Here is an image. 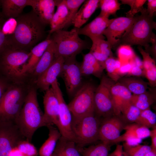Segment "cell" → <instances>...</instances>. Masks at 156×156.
Segmentation results:
<instances>
[{"mask_svg":"<svg viewBox=\"0 0 156 156\" xmlns=\"http://www.w3.org/2000/svg\"><path fill=\"white\" fill-rule=\"evenodd\" d=\"M96 88L94 96L95 115L103 119L115 115L111 88L115 82L109 77L103 75Z\"/></svg>","mask_w":156,"mask_h":156,"instance_id":"9","label":"cell"},{"mask_svg":"<svg viewBox=\"0 0 156 156\" xmlns=\"http://www.w3.org/2000/svg\"><path fill=\"white\" fill-rule=\"evenodd\" d=\"M124 130L125 132L114 141L113 144L124 141L127 138L143 139L150 136L149 129L136 123L127 124Z\"/></svg>","mask_w":156,"mask_h":156,"instance_id":"25","label":"cell"},{"mask_svg":"<svg viewBox=\"0 0 156 156\" xmlns=\"http://www.w3.org/2000/svg\"><path fill=\"white\" fill-rule=\"evenodd\" d=\"M120 4L117 0H101L99 6L101 11L99 15L109 18L115 14L120 8Z\"/></svg>","mask_w":156,"mask_h":156,"instance_id":"35","label":"cell"},{"mask_svg":"<svg viewBox=\"0 0 156 156\" xmlns=\"http://www.w3.org/2000/svg\"><path fill=\"white\" fill-rule=\"evenodd\" d=\"M144 156H156V151L151 150L146 153Z\"/></svg>","mask_w":156,"mask_h":156,"instance_id":"55","label":"cell"},{"mask_svg":"<svg viewBox=\"0 0 156 156\" xmlns=\"http://www.w3.org/2000/svg\"><path fill=\"white\" fill-rule=\"evenodd\" d=\"M138 49L142 57V62L144 70L151 69L156 66L154 60L148 53L145 52L141 46H139Z\"/></svg>","mask_w":156,"mask_h":156,"instance_id":"42","label":"cell"},{"mask_svg":"<svg viewBox=\"0 0 156 156\" xmlns=\"http://www.w3.org/2000/svg\"><path fill=\"white\" fill-rule=\"evenodd\" d=\"M16 146L14 147L10 152L8 156H24Z\"/></svg>","mask_w":156,"mask_h":156,"instance_id":"54","label":"cell"},{"mask_svg":"<svg viewBox=\"0 0 156 156\" xmlns=\"http://www.w3.org/2000/svg\"><path fill=\"white\" fill-rule=\"evenodd\" d=\"M22 85L17 82L9 85L4 92L0 101V120L15 122L27 92Z\"/></svg>","mask_w":156,"mask_h":156,"instance_id":"6","label":"cell"},{"mask_svg":"<svg viewBox=\"0 0 156 156\" xmlns=\"http://www.w3.org/2000/svg\"><path fill=\"white\" fill-rule=\"evenodd\" d=\"M30 51L7 48L0 54V71L6 79L15 81L22 77L20 71L29 57Z\"/></svg>","mask_w":156,"mask_h":156,"instance_id":"7","label":"cell"},{"mask_svg":"<svg viewBox=\"0 0 156 156\" xmlns=\"http://www.w3.org/2000/svg\"><path fill=\"white\" fill-rule=\"evenodd\" d=\"M111 19L99 15L91 22L83 27L78 28L79 35H82L89 37L91 40L100 39L104 40L103 33L107 28Z\"/></svg>","mask_w":156,"mask_h":156,"instance_id":"17","label":"cell"},{"mask_svg":"<svg viewBox=\"0 0 156 156\" xmlns=\"http://www.w3.org/2000/svg\"><path fill=\"white\" fill-rule=\"evenodd\" d=\"M96 88L91 83H83L68 104L73 116L94 113V96Z\"/></svg>","mask_w":156,"mask_h":156,"instance_id":"8","label":"cell"},{"mask_svg":"<svg viewBox=\"0 0 156 156\" xmlns=\"http://www.w3.org/2000/svg\"><path fill=\"white\" fill-rule=\"evenodd\" d=\"M135 123L148 128H156V114L150 109L141 111L140 114Z\"/></svg>","mask_w":156,"mask_h":156,"instance_id":"34","label":"cell"},{"mask_svg":"<svg viewBox=\"0 0 156 156\" xmlns=\"http://www.w3.org/2000/svg\"><path fill=\"white\" fill-rule=\"evenodd\" d=\"M118 59L121 66L130 62L135 55L131 46L126 45H121L118 48Z\"/></svg>","mask_w":156,"mask_h":156,"instance_id":"37","label":"cell"},{"mask_svg":"<svg viewBox=\"0 0 156 156\" xmlns=\"http://www.w3.org/2000/svg\"><path fill=\"white\" fill-rule=\"evenodd\" d=\"M47 127L49 129V137L40 148V156H51L61 136L59 130L52 125Z\"/></svg>","mask_w":156,"mask_h":156,"instance_id":"29","label":"cell"},{"mask_svg":"<svg viewBox=\"0 0 156 156\" xmlns=\"http://www.w3.org/2000/svg\"><path fill=\"white\" fill-rule=\"evenodd\" d=\"M149 137L151 138V144L150 146L151 149L156 151V128L150 130Z\"/></svg>","mask_w":156,"mask_h":156,"instance_id":"50","label":"cell"},{"mask_svg":"<svg viewBox=\"0 0 156 156\" xmlns=\"http://www.w3.org/2000/svg\"><path fill=\"white\" fill-rule=\"evenodd\" d=\"M51 42L50 35L48 34L44 40L39 43L31 49L29 57L27 62L22 66L21 69L20 75L22 77L27 73H32L44 52Z\"/></svg>","mask_w":156,"mask_h":156,"instance_id":"19","label":"cell"},{"mask_svg":"<svg viewBox=\"0 0 156 156\" xmlns=\"http://www.w3.org/2000/svg\"><path fill=\"white\" fill-rule=\"evenodd\" d=\"M135 16L132 18L120 17L112 19L103 33L111 48L118 47L121 38L133 23Z\"/></svg>","mask_w":156,"mask_h":156,"instance_id":"14","label":"cell"},{"mask_svg":"<svg viewBox=\"0 0 156 156\" xmlns=\"http://www.w3.org/2000/svg\"><path fill=\"white\" fill-rule=\"evenodd\" d=\"M51 86L59 103L58 130L62 136L73 141L76 143V139L71 127L72 114L64 99L57 79L52 84Z\"/></svg>","mask_w":156,"mask_h":156,"instance_id":"11","label":"cell"},{"mask_svg":"<svg viewBox=\"0 0 156 156\" xmlns=\"http://www.w3.org/2000/svg\"><path fill=\"white\" fill-rule=\"evenodd\" d=\"M80 68L82 76L92 75L100 78L105 69L104 63L99 62L89 52L83 55Z\"/></svg>","mask_w":156,"mask_h":156,"instance_id":"23","label":"cell"},{"mask_svg":"<svg viewBox=\"0 0 156 156\" xmlns=\"http://www.w3.org/2000/svg\"><path fill=\"white\" fill-rule=\"evenodd\" d=\"M121 66L118 59L113 56L109 57L104 62L105 69L109 78L115 82L120 78L118 73Z\"/></svg>","mask_w":156,"mask_h":156,"instance_id":"33","label":"cell"},{"mask_svg":"<svg viewBox=\"0 0 156 156\" xmlns=\"http://www.w3.org/2000/svg\"><path fill=\"white\" fill-rule=\"evenodd\" d=\"M69 10V17L66 28L72 24V20L85 0H64Z\"/></svg>","mask_w":156,"mask_h":156,"instance_id":"40","label":"cell"},{"mask_svg":"<svg viewBox=\"0 0 156 156\" xmlns=\"http://www.w3.org/2000/svg\"><path fill=\"white\" fill-rule=\"evenodd\" d=\"M43 115L38 101L36 89L31 88L28 90L22 108L15 121L26 140L31 142L35 131L44 126Z\"/></svg>","mask_w":156,"mask_h":156,"instance_id":"2","label":"cell"},{"mask_svg":"<svg viewBox=\"0 0 156 156\" xmlns=\"http://www.w3.org/2000/svg\"><path fill=\"white\" fill-rule=\"evenodd\" d=\"M130 62L133 66H138L143 69L142 61L136 55Z\"/></svg>","mask_w":156,"mask_h":156,"instance_id":"53","label":"cell"},{"mask_svg":"<svg viewBox=\"0 0 156 156\" xmlns=\"http://www.w3.org/2000/svg\"><path fill=\"white\" fill-rule=\"evenodd\" d=\"M99 0H87L78 11L73 18L72 24L79 28L85 24L99 6Z\"/></svg>","mask_w":156,"mask_h":156,"instance_id":"22","label":"cell"},{"mask_svg":"<svg viewBox=\"0 0 156 156\" xmlns=\"http://www.w3.org/2000/svg\"><path fill=\"white\" fill-rule=\"evenodd\" d=\"M90 52L99 62L104 63L109 57L113 56L111 47L108 41L100 39L91 40Z\"/></svg>","mask_w":156,"mask_h":156,"instance_id":"26","label":"cell"},{"mask_svg":"<svg viewBox=\"0 0 156 156\" xmlns=\"http://www.w3.org/2000/svg\"><path fill=\"white\" fill-rule=\"evenodd\" d=\"M122 4H127L131 8L130 10L126 13V17L129 18L134 17L137 13L140 12L144 8L143 5L146 0H121Z\"/></svg>","mask_w":156,"mask_h":156,"instance_id":"39","label":"cell"},{"mask_svg":"<svg viewBox=\"0 0 156 156\" xmlns=\"http://www.w3.org/2000/svg\"><path fill=\"white\" fill-rule=\"evenodd\" d=\"M17 25L16 18H10L7 20L3 25L2 30L6 36H10L14 33Z\"/></svg>","mask_w":156,"mask_h":156,"instance_id":"43","label":"cell"},{"mask_svg":"<svg viewBox=\"0 0 156 156\" xmlns=\"http://www.w3.org/2000/svg\"><path fill=\"white\" fill-rule=\"evenodd\" d=\"M141 111L131 103L127 105L121 112L122 116L127 124L135 123Z\"/></svg>","mask_w":156,"mask_h":156,"instance_id":"36","label":"cell"},{"mask_svg":"<svg viewBox=\"0 0 156 156\" xmlns=\"http://www.w3.org/2000/svg\"><path fill=\"white\" fill-rule=\"evenodd\" d=\"M16 147L24 155L28 156H37V150L35 147L30 142L23 140L18 144Z\"/></svg>","mask_w":156,"mask_h":156,"instance_id":"41","label":"cell"},{"mask_svg":"<svg viewBox=\"0 0 156 156\" xmlns=\"http://www.w3.org/2000/svg\"><path fill=\"white\" fill-rule=\"evenodd\" d=\"M127 75L132 76L140 77L144 75L143 69L136 66H133L130 72Z\"/></svg>","mask_w":156,"mask_h":156,"instance_id":"47","label":"cell"},{"mask_svg":"<svg viewBox=\"0 0 156 156\" xmlns=\"http://www.w3.org/2000/svg\"><path fill=\"white\" fill-rule=\"evenodd\" d=\"M9 86L5 79L0 78V101L4 92Z\"/></svg>","mask_w":156,"mask_h":156,"instance_id":"51","label":"cell"},{"mask_svg":"<svg viewBox=\"0 0 156 156\" xmlns=\"http://www.w3.org/2000/svg\"><path fill=\"white\" fill-rule=\"evenodd\" d=\"M76 56L64 58V61L60 75L63 79L67 92L73 97L82 85V75L80 65L76 59Z\"/></svg>","mask_w":156,"mask_h":156,"instance_id":"10","label":"cell"},{"mask_svg":"<svg viewBox=\"0 0 156 156\" xmlns=\"http://www.w3.org/2000/svg\"><path fill=\"white\" fill-rule=\"evenodd\" d=\"M140 12L141 14L135 16L133 23L121 38L118 47L138 45L145 48L150 46L149 43L156 41V35L153 31L156 29L153 17L148 14L146 8H144Z\"/></svg>","mask_w":156,"mask_h":156,"instance_id":"3","label":"cell"},{"mask_svg":"<svg viewBox=\"0 0 156 156\" xmlns=\"http://www.w3.org/2000/svg\"><path fill=\"white\" fill-rule=\"evenodd\" d=\"M146 10L148 14L153 17L156 12V0H148L147 8Z\"/></svg>","mask_w":156,"mask_h":156,"instance_id":"46","label":"cell"},{"mask_svg":"<svg viewBox=\"0 0 156 156\" xmlns=\"http://www.w3.org/2000/svg\"><path fill=\"white\" fill-rule=\"evenodd\" d=\"M44 113L43 115L44 126L55 125L59 126V104L57 98L51 88L45 91L43 96Z\"/></svg>","mask_w":156,"mask_h":156,"instance_id":"15","label":"cell"},{"mask_svg":"<svg viewBox=\"0 0 156 156\" xmlns=\"http://www.w3.org/2000/svg\"><path fill=\"white\" fill-rule=\"evenodd\" d=\"M151 46L145 48L144 50L145 52L153 56L154 58H156V42L152 43Z\"/></svg>","mask_w":156,"mask_h":156,"instance_id":"52","label":"cell"},{"mask_svg":"<svg viewBox=\"0 0 156 156\" xmlns=\"http://www.w3.org/2000/svg\"><path fill=\"white\" fill-rule=\"evenodd\" d=\"M111 92L115 114L120 115L123 108L130 103L132 94L118 82H115L112 84L111 88Z\"/></svg>","mask_w":156,"mask_h":156,"instance_id":"18","label":"cell"},{"mask_svg":"<svg viewBox=\"0 0 156 156\" xmlns=\"http://www.w3.org/2000/svg\"><path fill=\"white\" fill-rule=\"evenodd\" d=\"M123 149L127 156H144L151 150L150 146L139 144L130 146L123 144Z\"/></svg>","mask_w":156,"mask_h":156,"instance_id":"38","label":"cell"},{"mask_svg":"<svg viewBox=\"0 0 156 156\" xmlns=\"http://www.w3.org/2000/svg\"><path fill=\"white\" fill-rule=\"evenodd\" d=\"M33 0H2L0 1L2 13L8 18H16L21 14L24 8L31 6Z\"/></svg>","mask_w":156,"mask_h":156,"instance_id":"24","label":"cell"},{"mask_svg":"<svg viewBox=\"0 0 156 156\" xmlns=\"http://www.w3.org/2000/svg\"><path fill=\"white\" fill-rule=\"evenodd\" d=\"M57 1V0H33L31 6L32 10L46 26L50 23Z\"/></svg>","mask_w":156,"mask_h":156,"instance_id":"20","label":"cell"},{"mask_svg":"<svg viewBox=\"0 0 156 156\" xmlns=\"http://www.w3.org/2000/svg\"><path fill=\"white\" fill-rule=\"evenodd\" d=\"M3 23V20L0 17V54L8 47L7 36L5 35L2 30Z\"/></svg>","mask_w":156,"mask_h":156,"instance_id":"45","label":"cell"},{"mask_svg":"<svg viewBox=\"0 0 156 156\" xmlns=\"http://www.w3.org/2000/svg\"><path fill=\"white\" fill-rule=\"evenodd\" d=\"M144 71V75L148 80L149 85L155 87L156 85V66Z\"/></svg>","mask_w":156,"mask_h":156,"instance_id":"44","label":"cell"},{"mask_svg":"<svg viewBox=\"0 0 156 156\" xmlns=\"http://www.w3.org/2000/svg\"><path fill=\"white\" fill-rule=\"evenodd\" d=\"M24 138L14 122L0 120V156H8Z\"/></svg>","mask_w":156,"mask_h":156,"instance_id":"12","label":"cell"},{"mask_svg":"<svg viewBox=\"0 0 156 156\" xmlns=\"http://www.w3.org/2000/svg\"><path fill=\"white\" fill-rule=\"evenodd\" d=\"M108 156H127L124 152L122 145L117 144L114 151L108 154Z\"/></svg>","mask_w":156,"mask_h":156,"instance_id":"49","label":"cell"},{"mask_svg":"<svg viewBox=\"0 0 156 156\" xmlns=\"http://www.w3.org/2000/svg\"><path fill=\"white\" fill-rule=\"evenodd\" d=\"M154 96L147 91L139 94H133L131 103L141 111L150 109L155 101Z\"/></svg>","mask_w":156,"mask_h":156,"instance_id":"32","label":"cell"},{"mask_svg":"<svg viewBox=\"0 0 156 156\" xmlns=\"http://www.w3.org/2000/svg\"><path fill=\"white\" fill-rule=\"evenodd\" d=\"M64 59L61 57L55 58L50 66L42 74L38 76L36 81L37 87L40 90L46 91L60 76Z\"/></svg>","mask_w":156,"mask_h":156,"instance_id":"16","label":"cell"},{"mask_svg":"<svg viewBox=\"0 0 156 156\" xmlns=\"http://www.w3.org/2000/svg\"><path fill=\"white\" fill-rule=\"evenodd\" d=\"M16 19L17 25L14 33L7 36L9 47L30 51L45 38L46 26L33 10Z\"/></svg>","mask_w":156,"mask_h":156,"instance_id":"1","label":"cell"},{"mask_svg":"<svg viewBox=\"0 0 156 156\" xmlns=\"http://www.w3.org/2000/svg\"><path fill=\"white\" fill-rule=\"evenodd\" d=\"M76 143L61 136L53 153L57 156H82Z\"/></svg>","mask_w":156,"mask_h":156,"instance_id":"28","label":"cell"},{"mask_svg":"<svg viewBox=\"0 0 156 156\" xmlns=\"http://www.w3.org/2000/svg\"><path fill=\"white\" fill-rule=\"evenodd\" d=\"M112 145L101 142L87 148L77 147L82 156H108Z\"/></svg>","mask_w":156,"mask_h":156,"instance_id":"31","label":"cell"},{"mask_svg":"<svg viewBox=\"0 0 156 156\" xmlns=\"http://www.w3.org/2000/svg\"><path fill=\"white\" fill-rule=\"evenodd\" d=\"M54 52V44L52 41L31 73L33 76L37 77L50 66L55 58Z\"/></svg>","mask_w":156,"mask_h":156,"instance_id":"30","label":"cell"},{"mask_svg":"<svg viewBox=\"0 0 156 156\" xmlns=\"http://www.w3.org/2000/svg\"><path fill=\"white\" fill-rule=\"evenodd\" d=\"M49 35L54 44L55 58H65L76 56L91 47L87 41L79 37L78 28L75 27L69 31L59 30Z\"/></svg>","mask_w":156,"mask_h":156,"instance_id":"4","label":"cell"},{"mask_svg":"<svg viewBox=\"0 0 156 156\" xmlns=\"http://www.w3.org/2000/svg\"><path fill=\"white\" fill-rule=\"evenodd\" d=\"M133 65L130 62L121 66L118 71V75L120 77L123 76L127 75L133 67Z\"/></svg>","mask_w":156,"mask_h":156,"instance_id":"48","label":"cell"},{"mask_svg":"<svg viewBox=\"0 0 156 156\" xmlns=\"http://www.w3.org/2000/svg\"><path fill=\"white\" fill-rule=\"evenodd\" d=\"M127 124L121 114L102 119L99 130V140L113 145V142L120 135Z\"/></svg>","mask_w":156,"mask_h":156,"instance_id":"13","label":"cell"},{"mask_svg":"<svg viewBox=\"0 0 156 156\" xmlns=\"http://www.w3.org/2000/svg\"><path fill=\"white\" fill-rule=\"evenodd\" d=\"M101 120L94 113L78 117L72 116L71 127L77 147H84L99 140Z\"/></svg>","mask_w":156,"mask_h":156,"instance_id":"5","label":"cell"},{"mask_svg":"<svg viewBox=\"0 0 156 156\" xmlns=\"http://www.w3.org/2000/svg\"><path fill=\"white\" fill-rule=\"evenodd\" d=\"M51 156H57L55 155V154H54L53 153V155H52Z\"/></svg>","mask_w":156,"mask_h":156,"instance_id":"56","label":"cell"},{"mask_svg":"<svg viewBox=\"0 0 156 156\" xmlns=\"http://www.w3.org/2000/svg\"><path fill=\"white\" fill-rule=\"evenodd\" d=\"M117 82L134 94H139L146 92L148 88L149 85L148 82L145 81L140 77H122Z\"/></svg>","mask_w":156,"mask_h":156,"instance_id":"27","label":"cell"},{"mask_svg":"<svg viewBox=\"0 0 156 156\" xmlns=\"http://www.w3.org/2000/svg\"><path fill=\"white\" fill-rule=\"evenodd\" d=\"M57 10L55 12L49 25V34L59 30L66 29L69 17V10L64 0H57Z\"/></svg>","mask_w":156,"mask_h":156,"instance_id":"21","label":"cell"}]
</instances>
